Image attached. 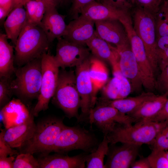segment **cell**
<instances>
[{
    "mask_svg": "<svg viewBox=\"0 0 168 168\" xmlns=\"http://www.w3.org/2000/svg\"><path fill=\"white\" fill-rule=\"evenodd\" d=\"M163 0H133V6L141 8L153 16Z\"/></svg>",
    "mask_w": 168,
    "mask_h": 168,
    "instance_id": "37",
    "label": "cell"
},
{
    "mask_svg": "<svg viewBox=\"0 0 168 168\" xmlns=\"http://www.w3.org/2000/svg\"><path fill=\"white\" fill-rule=\"evenodd\" d=\"M30 0H13L14 8L23 6L25 7L26 4Z\"/></svg>",
    "mask_w": 168,
    "mask_h": 168,
    "instance_id": "48",
    "label": "cell"
},
{
    "mask_svg": "<svg viewBox=\"0 0 168 168\" xmlns=\"http://www.w3.org/2000/svg\"><path fill=\"white\" fill-rule=\"evenodd\" d=\"M96 104L90 112L88 121L91 125L94 124L104 135L113 131L117 124L129 125L137 122L135 119L112 106Z\"/></svg>",
    "mask_w": 168,
    "mask_h": 168,
    "instance_id": "10",
    "label": "cell"
},
{
    "mask_svg": "<svg viewBox=\"0 0 168 168\" xmlns=\"http://www.w3.org/2000/svg\"><path fill=\"white\" fill-rule=\"evenodd\" d=\"M4 23V27L8 39L14 46L27 21L26 10L23 7L14 8L8 14Z\"/></svg>",
    "mask_w": 168,
    "mask_h": 168,
    "instance_id": "24",
    "label": "cell"
},
{
    "mask_svg": "<svg viewBox=\"0 0 168 168\" xmlns=\"http://www.w3.org/2000/svg\"><path fill=\"white\" fill-rule=\"evenodd\" d=\"M128 12L117 10L95 0L84 7L80 14L95 22L108 19L119 20Z\"/></svg>",
    "mask_w": 168,
    "mask_h": 168,
    "instance_id": "21",
    "label": "cell"
},
{
    "mask_svg": "<svg viewBox=\"0 0 168 168\" xmlns=\"http://www.w3.org/2000/svg\"><path fill=\"white\" fill-rule=\"evenodd\" d=\"M58 40L54 57L57 65L61 69L76 67L91 55L86 46L69 41L62 37Z\"/></svg>",
    "mask_w": 168,
    "mask_h": 168,
    "instance_id": "12",
    "label": "cell"
},
{
    "mask_svg": "<svg viewBox=\"0 0 168 168\" xmlns=\"http://www.w3.org/2000/svg\"><path fill=\"white\" fill-rule=\"evenodd\" d=\"M86 45L92 55L97 59L109 63L112 67L119 63V57L116 48L100 38L96 32Z\"/></svg>",
    "mask_w": 168,
    "mask_h": 168,
    "instance_id": "20",
    "label": "cell"
},
{
    "mask_svg": "<svg viewBox=\"0 0 168 168\" xmlns=\"http://www.w3.org/2000/svg\"><path fill=\"white\" fill-rule=\"evenodd\" d=\"M11 77H0V107L2 108L11 100L13 95Z\"/></svg>",
    "mask_w": 168,
    "mask_h": 168,
    "instance_id": "33",
    "label": "cell"
},
{
    "mask_svg": "<svg viewBox=\"0 0 168 168\" xmlns=\"http://www.w3.org/2000/svg\"><path fill=\"white\" fill-rule=\"evenodd\" d=\"M46 5L41 0H30L25 7L27 21L33 24L39 26L44 17Z\"/></svg>",
    "mask_w": 168,
    "mask_h": 168,
    "instance_id": "29",
    "label": "cell"
},
{
    "mask_svg": "<svg viewBox=\"0 0 168 168\" xmlns=\"http://www.w3.org/2000/svg\"><path fill=\"white\" fill-rule=\"evenodd\" d=\"M98 140L91 132L79 126L65 125L58 135L52 152L66 154L70 151L81 150L87 153L97 149Z\"/></svg>",
    "mask_w": 168,
    "mask_h": 168,
    "instance_id": "7",
    "label": "cell"
},
{
    "mask_svg": "<svg viewBox=\"0 0 168 168\" xmlns=\"http://www.w3.org/2000/svg\"><path fill=\"white\" fill-rule=\"evenodd\" d=\"M0 7L4 9L9 14L14 8L13 0H0Z\"/></svg>",
    "mask_w": 168,
    "mask_h": 168,
    "instance_id": "46",
    "label": "cell"
},
{
    "mask_svg": "<svg viewBox=\"0 0 168 168\" xmlns=\"http://www.w3.org/2000/svg\"><path fill=\"white\" fill-rule=\"evenodd\" d=\"M69 0H61V3L64 2H66L67 1H68Z\"/></svg>",
    "mask_w": 168,
    "mask_h": 168,
    "instance_id": "51",
    "label": "cell"
},
{
    "mask_svg": "<svg viewBox=\"0 0 168 168\" xmlns=\"http://www.w3.org/2000/svg\"><path fill=\"white\" fill-rule=\"evenodd\" d=\"M153 92H143L134 97H126L112 100L98 99L97 103L112 106L120 112L128 114L134 111L145 102L157 96Z\"/></svg>",
    "mask_w": 168,
    "mask_h": 168,
    "instance_id": "23",
    "label": "cell"
},
{
    "mask_svg": "<svg viewBox=\"0 0 168 168\" xmlns=\"http://www.w3.org/2000/svg\"><path fill=\"white\" fill-rule=\"evenodd\" d=\"M34 117L31 112L23 123L5 129L4 139L12 148L19 149L32 136L36 125Z\"/></svg>",
    "mask_w": 168,
    "mask_h": 168,
    "instance_id": "19",
    "label": "cell"
},
{
    "mask_svg": "<svg viewBox=\"0 0 168 168\" xmlns=\"http://www.w3.org/2000/svg\"><path fill=\"white\" fill-rule=\"evenodd\" d=\"M112 68L114 77L118 78L121 82V88L119 94V99L125 98L131 92L130 83L127 78L121 72L119 64Z\"/></svg>",
    "mask_w": 168,
    "mask_h": 168,
    "instance_id": "36",
    "label": "cell"
},
{
    "mask_svg": "<svg viewBox=\"0 0 168 168\" xmlns=\"http://www.w3.org/2000/svg\"><path fill=\"white\" fill-rule=\"evenodd\" d=\"M117 49L119 54L120 69L129 80L131 86V92L140 91L143 86L142 81L130 43Z\"/></svg>",
    "mask_w": 168,
    "mask_h": 168,
    "instance_id": "14",
    "label": "cell"
},
{
    "mask_svg": "<svg viewBox=\"0 0 168 168\" xmlns=\"http://www.w3.org/2000/svg\"><path fill=\"white\" fill-rule=\"evenodd\" d=\"M151 145L152 149L163 151L168 150V122L158 133Z\"/></svg>",
    "mask_w": 168,
    "mask_h": 168,
    "instance_id": "38",
    "label": "cell"
},
{
    "mask_svg": "<svg viewBox=\"0 0 168 168\" xmlns=\"http://www.w3.org/2000/svg\"><path fill=\"white\" fill-rule=\"evenodd\" d=\"M15 160L12 156L0 157V168H13Z\"/></svg>",
    "mask_w": 168,
    "mask_h": 168,
    "instance_id": "44",
    "label": "cell"
},
{
    "mask_svg": "<svg viewBox=\"0 0 168 168\" xmlns=\"http://www.w3.org/2000/svg\"><path fill=\"white\" fill-rule=\"evenodd\" d=\"M5 129H2L0 133V157L18 155V152L13 149L5 140L4 134Z\"/></svg>",
    "mask_w": 168,
    "mask_h": 168,
    "instance_id": "41",
    "label": "cell"
},
{
    "mask_svg": "<svg viewBox=\"0 0 168 168\" xmlns=\"http://www.w3.org/2000/svg\"><path fill=\"white\" fill-rule=\"evenodd\" d=\"M121 88L120 80L114 77L102 87V95L99 99L107 100L119 99Z\"/></svg>",
    "mask_w": 168,
    "mask_h": 168,
    "instance_id": "31",
    "label": "cell"
},
{
    "mask_svg": "<svg viewBox=\"0 0 168 168\" xmlns=\"http://www.w3.org/2000/svg\"><path fill=\"white\" fill-rule=\"evenodd\" d=\"M129 12L134 29L143 43L156 75L159 69L156 52L157 36L154 16L144 10L133 6Z\"/></svg>",
    "mask_w": 168,
    "mask_h": 168,
    "instance_id": "6",
    "label": "cell"
},
{
    "mask_svg": "<svg viewBox=\"0 0 168 168\" xmlns=\"http://www.w3.org/2000/svg\"><path fill=\"white\" fill-rule=\"evenodd\" d=\"M95 0H72L70 10V14L74 19L79 16L82 8L86 5Z\"/></svg>",
    "mask_w": 168,
    "mask_h": 168,
    "instance_id": "42",
    "label": "cell"
},
{
    "mask_svg": "<svg viewBox=\"0 0 168 168\" xmlns=\"http://www.w3.org/2000/svg\"><path fill=\"white\" fill-rule=\"evenodd\" d=\"M132 168H151L147 157H142L135 161L131 166Z\"/></svg>",
    "mask_w": 168,
    "mask_h": 168,
    "instance_id": "45",
    "label": "cell"
},
{
    "mask_svg": "<svg viewBox=\"0 0 168 168\" xmlns=\"http://www.w3.org/2000/svg\"><path fill=\"white\" fill-rule=\"evenodd\" d=\"M117 10L129 12L133 7V0H96Z\"/></svg>",
    "mask_w": 168,
    "mask_h": 168,
    "instance_id": "40",
    "label": "cell"
},
{
    "mask_svg": "<svg viewBox=\"0 0 168 168\" xmlns=\"http://www.w3.org/2000/svg\"><path fill=\"white\" fill-rule=\"evenodd\" d=\"M13 168H39V164L38 159L35 158L33 154L21 153L15 159Z\"/></svg>",
    "mask_w": 168,
    "mask_h": 168,
    "instance_id": "34",
    "label": "cell"
},
{
    "mask_svg": "<svg viewBox=\"0 0 168 168\" xmlns=\"http://www.w3.org/2000/svg\"><path fill=\"white\" fill-rule=\"evenodd\" d=\"M46 6L44 17L38 26L44 30L50 43L55 39L64 35L67 25L65 21V16L59 13L56 7Z\"/></svg>",
    "mask_w": 168,
    "mask_h": 168,
    "instance_id": "17",
    "label": "cell"
},
{
    "mask_svg": "<svg viewBox=\"0 0 168 168\" xmlns=\"http://www.w3.org/2000/svg\"><path fill=\"white\" fill-rule=\"evenodd\" d=\"M45 3L46 5H49L56 7L61 3V0H41Z\"/></svg>",
    "mask_w": 168,
    "mask_h": 168,
    "instance_id": "47",
    "label": "cell"
},
{
    "mask_svg": "<svg viewBox=\"0 0 168 168\" xmlns=\"http://www.w3.org/2000/svg\"><path fill=\"white\" fill-rule=\"evenodd\" d=\"M166 153L167 160L168 161V151H167V150L166 151Z\"/></svg>",
    "mask_w": 168,
    "mask_h": 168,
    "instance_id": "50",
    "label": "cell"
},
{
    "mask_svg": "<svg viewBox=\"0 0 168 168\" xmlns=\"http://www.w3.org/2000/svg\"><path fill=\"white\" fill-rule=\"evenodd\" d=\"M109 142L105 135L94 152L87 154L86 161L87 168H105L104 159L109 150Z\"/></svg>",
    "mask_w": 168,
    "mask_h": 168,
    "instance_id": "28",
    "label": "cell"
},
{
    "mask_svg": "<svg viewBox=\"0 0 168 168\" xmlns=\"http://www.w3.org/2000/svg\"><path fill=\"white\" fill-rule=\"evenodd\" d=\"M125 27L137 61L143 86L148 91L153 92L156 89V75L147 55L143 43L131 23L127 24Z\"/></svg>",
    "mask_w": 168,
    "mask_h": 168,
    "instance_id": "11",
    "label": "cell"
},
{
    "mask_svg": "<svg viewBox=\"0 0 168 168\" xmlns=\"http://www.w3.org/2000/svg\"><path fill=\"white\" fill-rule=\"evenodd\" d=\"M154 17L157 39L168 36V0H163Z\"/></svg>",
    "mask_w": 168,
    "mask_h": 168,
    "instance_id": "30",
    "label": "cell"
},
{
    "mask_svg": "<svg viewBox=\"0 0 168 168\" xmlns=\"http://www.w3.org/2000/svg\"><path fill=\"white\" fill-rule=\"evenodd\" d=\"M168 121L159 122L140 121L134 124H117L106 136L110 144L120 142L141 146L151 145L158 133Z\"/></svg>",
    "mask_w": 168,
    "mask_h": 168,
    "instance_id": "2",
    "label": "cell"
},
{
    "mask_svg": "<svg viewBox=\"0 0 168 168\" xmlns=\"http://www.w3.org/2000/svg\"><path fill=\"white\" fill-rule=\"evenodd\" d=\"M6 34H0V77H11L16 68L14 66L13 47L8 42Z\"/></svg>",
    "mask_w": 168,
    "mask_h": 168,
    "instance_id": "25",
    "label": "cell"
},
{
    "mask_svg": "<svg viewBox=\"0 0 168 168\" xmlns=\"http://www.w3.org/2000/svg\"><path fill=\"white\" fill-rule=\"evenodd\" d=\"M42 78L40 93L37 103L31 111L34 117L49 108L50 100L55 93L57 86L59 69L54 56L49 52L41 56Z\"/></svg>",
    "mask_w": 168,
    "mask_h": 168,
    "instance_id": "8",
    "label": "cell"
},
{
    "mask_svg": "<svg viewBox=\"0 0 168 168\" xmlns=\"http://www.w3.org/2000/svg\"><path fill=\"white\" fill-rule=\"evenodd\" d=\"M12 87L13 95L23 103L38 99L42 78L41 57L16 68Z\"/></svg>",
    "mask_w": 168,
    "mask_h": 168,
    "instance_id": "4",
    "label": "cell"
},
{
    "mask_svg": "<svg viewBox=\"0 0 168 168\" xmlns=\"http://www.w3.org/2000/svg\"><path fill=\"white\" fill-rule=\"evenodd\" d=\"M168 121V98L162 108L155 116L146 121L159 122Z\"/></svg>",
    "mask_w": 168,
    "mask_h": 168,
    "instance_id": "43",
    "label": "cell"
},
{
    "mask_svg": "<svg viewBox=\"0 0 168 168\" xmlns=\"http://www.w3.org/2000/svg\"><path fill=\"white\" fill-rule=\"evenodd\" d=\"M8 14L3 8L0 7V20L1 23L7 16Z\"/></svg>",
    "mask_w": 168,
    "mask_h": 168,
    "instance_id": "49",
    "label": "cell"
},
{
    "mask_svg": "<svg viewBox=\"0 0 168 168\" xmlns=\"http://www.w3.org/2000/svg\"><path fill=\"white\" fill-rule=\"evenodd\" d=\"M95 22L80 15L67 25L66 33L62 37L69 41L86 46L87 41L95 34Z\"/></svg>",
    "mask_w": 168,
    "mask_h": 168,
    "instance_id": "16",
    "label": "cell"
},
{
    "mask_svg": "<svg viewBox=\"0 0 168 168\" xmlns=\"http://www.w3.org/2000/svg\"><path fill=\"white\" fill-rule=\"evenodd\" d=\"M156 52L159 69L161 71L168 63V36L157 39Z\"/></svg>",
    "mask_w": 168,
    "mask_h": 168,
    "instance_id": "32",
    "label": "cell"
},
{
    "mask_svg": "<svg viewBox=\"0 0 168 168\" xmlns=\"http://www.w3.org/2000/svg\"><path fill=\"white\" fill-rule=\"evenodd\" d=\"M92 55L76 67L75 74L77 89L81 99V113L78 121L88 119L90 112L95 107L97 91L90 75Z\"/></svg>",
    "mask_w": 168,
    "mask_h": 168,
    "instance_id": "9",
    "label": "cell"
},
{
    "mask_svg": "<svg viewBox=\"0 0 168 168\" xmlns=\"http://www.w3.org/2000/svg\"><path fill=\"white\" fill-rule=\"evenodd\" d=\"M147 157L151 168H168L166 151L152 149Z\"/></svg>",
    "mask_w": 168,
    "mask_h": 168,
    "instance_id": "35",
    "label": "cell"
},
{
    "mask_svg": "<svg viewBox=\"0 0 168 168\" xmlns=\"http://www.w3.org/2000/svg\"><path fill=\"white\" fill-rule=\"evenodd\" d=\"M52 103L61 109L69 118L78 120L81 99L76 82L75 72L65 69L59 70L58 80Z\"/></svg>",
    "mask_w": 168,
    "mask_h": 168,
    "instance_id": "5",
    "label": "cell"
},
{
    "mask_svg": "<svg viewBox=\"0 0 168 168\" xmlns=\"http://www.w3.org/2000/svg\"><path fill=\"white\" fill-rule=\"evenodd\" d=\"M156 89L168 96V63L156 80Z\"/></svg>",
    "mask_w": 168,
    "mask_h": 168,
    "instance_id": "39",
    "label": "cell"
},
{
    "mask_svg": "<svg viewBox=\"0 0 168 168\" xmlns=\"http://www.w3.org/2000/svg\"><path fill=\"white\" fill-rule=\"evenodd\" d=\"M141 146L122 143L119 146L110 144L106 155L105 168H128L135 161Z\"/></svg>",
    "mask_w": 168,
    "mask_h": 168,
    "instance_id": "15",
    "label": "cell"
},
{
    "mask_svg": "<svg viewBox=\"0 0 168 168\" xmlns=\"http://www.w3.org/2000/svg\"><path fill=\"white\" fill-rule=\"evenodd\" d=\"M87 153L73 156L56 153L40 156L38 158L39 168H84Z\"/></svg>",
    "mask_w": 168,
    "mask_h": 168,
    "instance_id": "18",
    "label": "cell"
},
{
    "mask_svg": "<svg viewBox=\"0 0 168 168\" xmlns=\"http://www.w3.org/2000/svg\"><path fill=\"white\" fill-rule=\"evenodd\" d=\"M50 44L40 27L26 21L14 46V64L21 67L41 57L47 52Z\"/></svg>",
    "mask_w": 168,
    "mask_h": 168,
    "instance_id": "1",
    "label": "cell"
},
{
    "mask_svg": "<svg viewBox=\"0 0 168 168\" xmlns=\"http://www.w3.org/2000/svg\"><path fill=\"white\" fill-rule=\"evenodd\" d=\"M95 32L100 38L117 49L130 44L125 28L119 20L108 19L95 22Z\"/></svg>",
    "mask_w": 168,
    "mask_h": 168,
    "instance_id": "13",
    "label": "cell"
},
{
    "mask_svg": "<svg viewBox=\"0 0 168 168\" xmlns=\"http://www.w3.org/2000/svg\"><path fill=\"white\" fill-rule=\"evenodd\" d=\"M168 96L165 94L157 95L154 99L145 102L134 111L128 115L136 119L137 122L146 121L160 111Z\"/></svg>",
    "mask_w": 168,
    "mask_h": 168,
    "instance_id": "26",
    "label": "cell"
},
{
    "mask_svg": "<svg viewBox=\"0 0 168 168\" xmlns=\"http://www.w3.org/2000/svg\"><path fill=\"white\" fill-rule=\"evenodd\" d=\"M104 63L92 55L89 74L97 91L105 84L108 79V71Z\"/></svg>",
    "mask_w": 168,
    "mask_h": 168,
    "instance_id": "27",
    "label": "cell"
},
{
    "mask_svg": "<svg viewBox=\"0 0 168 168\" xmlns=\"http://www.w3.org/2000/svg\"><path fill=\"white\" fill-rule=\"evenodd\" d=\"M31 113L21 100L14 99L1 109L0 116L7 129L23 123Z\"/></svg>",
    "mask_w": 168,
    "mask_h": 168,
    "instance_id": "22",
    "label": "cell"
},
{
    "mask_svg": "<svg viewBox=\"0 0 168 168\" xmlns=\"http://www.w3.org/2000/svg\"><path fill=\"white\" fill-rule=\"evenodd\" d=\"M65 125L63 119L54 116L45 117L36 124L31 137L20 148V153L49 154L59 133Z\"/></svg>",
    "mask_w": 168,
    "mask_h": 168,
    "instance_id": "3",
    "label": "cell"
}]
</instances>
